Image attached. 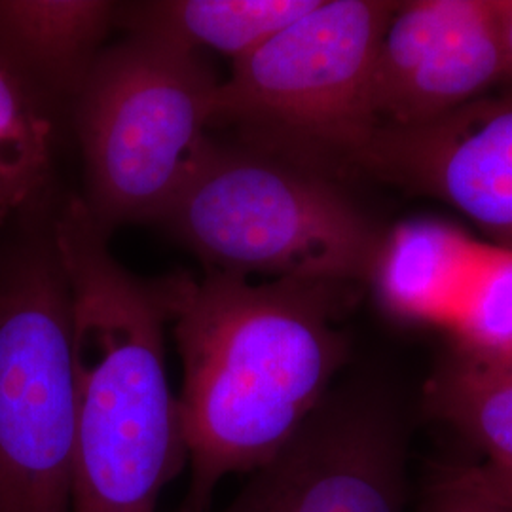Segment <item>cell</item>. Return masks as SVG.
Masks as SVG:
<instances>
[{"mask_svg": "<svg viewBox=\"0 0 512 512\" xmlns=\"http://www.w3.org/2000/svg\"><path fill=\"white\" fill-rule=\"evenodd\" d=\"M169 281L190 471L179 512H211L226 476L268 463L329 397L348 361L338 319L351 285L253 283L209 270L203 279L173 274Z\"/></svg>", "mask_w": 512, "mask_h": 512, "instance_id": "obj_1", "label": "cell"}, {"mask_svg": "<svg viewBox=\"0 0 512 512\" xmlns=\"http://www.w3.org/2000/svg\"><path fill=\"white\" fill-rule=\"evenodd\" d=\"M52 232L73 306L71 512H156L188 461L165 361L169 275L126 270L78 196L55 207Z\"/></svg>", "mask_w": 512, "mask_h": 512, "instance_id": "obj_2", "label": "cell"}, {"mask_svg": "<svg viewBox=\"0 0 512 512\" xmlns=\"http://www.w3.org/2000/svg\"><path fill=\"white\" fill-rule=\"evenodd\" d=\"M395 8L382 0H319L232 63L213 99L211 128L232 129L241 147L330 181L359 173L382 126L372 76Z\"/></svg>", "mask_w": 512, "mask_h": 512, "instance_id": "obj_3", "label": "cell"}, {"mask_svg": "<svg viewBox=\"0 0 512 512\" xmlns=\"http://www.w3.org/2000/svg\"><path fill=\"white\" fill-rule=\"evenodd\" d=\"M164 224L209 272L368 281L384 236L327 177L211 141Z\"/></svg>", "mask_w": 512, "mask_h": 512, "instance_id": "obj_4", "label": "cell"}, {"mask_svg": "<svg viewBox=\"0 0 512 512\" xmlns=\"http://www.w3.org/2000/svg\"><path fill=\"white\" fill-rule=\"evenodd\" d=\"M219 84L202 55L160 38L128 35L99 54L71 107L101 226L164 220L209 148Z\"/></svg>", "mask_w": 512, "mask_h": 512, "instance_id": "obj_5", "label": "cell"}, {"mask_svg": "<svg viewBox=\"0 0 512 512\" xmlns=\"http://www.w3.org/2000/svg\"><path fill=\"white\" fill-rule=\"evenodd\" d=\"M54 203L0 241V512H71L73 306Z\"/></svg>", "mask_w": 512, "mask_h": 512, "instance_id": "obj_6", "label": "cell"}, {"mask_svg": "<svg viewBox=\"0 0 512 512\" xmlns=\"http://www.w3.org/2000/svg\"><path fill=\"white\" fill-rule=\"evenodd\" d=\"M403 433L384 404L329 393L310 420L222 509L403 512Z\"/></svg>", "mask_w": 512, "mask_h": 512, "instance_id": "obj_7", "label": "cell"}, {"mask_svg": "<svg viewBox=\"0 0 512 512\" xmlns=\"http://www.w3.org/2000/svg\"><path fill=\"white\" fill-rule=\"evenodd\" d=\"M503 82L492 0L397 4L378 44L372 99L391 128L435 122Z\"/></svg>", "mask_w": 512, "mask_h": 512, "instance_id": "obj_8", "label": "cell"}, {"mask_svg": "<svg viewBox=\"0 0 512 512\" xmlns=\"http://www.w3.org/2000/svg\"><path fill=\"white\" fill-rule=\"evenodd\" d=\"M359 171L452 205L512 255V93L423 126H380Z\"/></svg>", "mask_w": 512, "mask_h": 512, "instance_id": "obj_9", "label": "cell"}, {"mask_svg": "<svg viewBox=\"0 0 512 512\" xmlns=\"http://www.w3.org/2000/svg\"><path fill=\"white\" fill-rule=\"evenodd\" d=\"M107 0H0V65L57 112L73 105L116 19Z\"/></svg>", "mask_w": 512, "mask_h": 512, "instance_id": "obj_10", "label": "cell"}, {"mask_svg": "<svg viewBox=\"0 0 512 512\" xmlns=\"http://www.w3.org/2000/svg\"><path fill=\"white\" fill-rule=\"evenodd\" d=\"M486 253L448 224L406 222L384 236L368 281L391 313L452 323Z\"/></svg>", "mask_w": 512, "mask_h": 512, "instance_id": "obj_11", "label": "cell"}, {"mask_svg": "<svg viewBox=\"0 0 512 512\" xmlns=\"http://www.w3.org/2000/svg\"><path fill=\"white\" fill-rule=\"evenodd\" d=\"M319 0H148L116 6L129 35H147L190 52L215 50L232 63L253 54L306 16Z\"/></svg>", "mask_w": 512, "mask_h": 512, "instance_id": "obj_12", "label": "cell"}, {"mask_svg": "<svg viewBox=\"0 0 512 512\" xmlns=\"http://www.w3.org/2000/svg\"><path fill=\"white\" fill-rule=\"evenodd\" d=\"M55 114L0 65V232L52 203Z\"/></svg>", "mask_w": 512, "mask_h": 512, "instance_id": "obj_13", "label": "cell"}, {"mask_svg": "<svg viewBox=\"0 0 512 512\" xmlns=\"http://www.w3.org/2000/svg\"><path fill=\"white\" fill-rule=\"evenodd\" d=\"M427 395L440 418L488 456L490 471L512 475V372L503 361L458 348Z\"/></svg>", "mask_w": 512, "mask_h": 512, "instance_id": "obj_14", "label": "cell"}, {"mask_svg": "<svg viewBox=\"0 0 512 512\" xmlns=\"http://www.w3.org/2000/svg\"><path fill=\"white\" fill-rule=\"evenodd\" d=\"M459 348L478 355H503L512 349V255L488 249L452 323Z\"/></svg>", "mask_w": 512, "mask_h": 512, "instance_id": "obj_15", "label": "cell"}, {"mask_svg": "<svg viewBox=\"0 0 512 512\" xmlns=\"http://www.w3.org/2000/svg\"><path fill=\"white\" fill-rule=\"evenodd\" d=\"M425 512H512V509L486 486L478 467H461L435 484Z\"/></svg>", "mask_w": 512, "mask_h": 512, "instance_id": "obj_16", "label": "cell"}, {"mask_svg": "<svg viewBox=\"0 0 512 512\" xmlns=\"http://www.w3.org/2000/svg\"><path fill=\"white\" fill-rule=\"evenodd\" d=\"M494 2L495 25L503 61V80L512 82V0H492Z\"/></svg>", "mask_w": 512, "mask_h": 512, "instance_id": "obj_17", "label": "cell"}, {"mask_svg": "<svg viewBox=\"0 0 512 512\" xmlns=\"http://www.w3.org/2000/svg\"><path fill=\"white\" fill-rule=\"evenodd\" d=\"M478 473L486 482V486L512 509V475L495 473V471H490L486 465H478Z\"/></svg>", "mask_w": 512, "mask_h": 512, "instance_id": "obj_18", "label": "cell"}, {"mask_svg": "<svg viewBox=\"0 0 512 512\" xmlns=\"http://www.w3.org/2000/svg\"><path fill=\"white\" fill-rule=\"evenodd\" d=\"M488 357H497V359L503 361V365L507 366L512 372V349L509 353H503V355H488Z\"/></svg>", "mask_w": 512, "mask_h": 512, "instance_id": "obj_19", "label": "cell"}]
</instances>
